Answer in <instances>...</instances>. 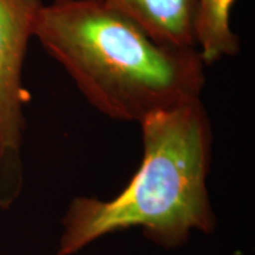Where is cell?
<instances>
[{
    "mask_svg": "<svg viewBox=\"0 0 255 255\" xmlns=\"http://www.w3.org/2000/svg\"><path fill=\"white\" fill-rule=\"evenodd\" d=\"M119 9L164 45L196 49L194 0H100Z\"/></svg>",
    "mask_w": 255,
    "mask_h": 255,
    "instance_id": "4",
    "label": "cell"
},
{
    "mask_svg": "<svg viewBox=\"0 0 255 255\" xmlns=\"http://www.w3.org/2000/svg\"><path fill=\"white\" fill-rule=\"evenodd\" d=\"M139 124L138 170L114 199L72 201L58 255H73L104 235L136 227L163 247L181 246L194 229H214L207 190L213 136L200 98L149 115Z\"/></svg>",
    "mask_w": 255,
    "mask_h": 255,
    "instance_id": "2",
    "label": "cell"
},
{
    "mask_svg": "<svg viewBox=\"0 0 255 255\" xmlns=\"http://www.w3.org/2000/svg\"><path fill=\"white\" fill-rule=\"evenodd\" d=\"M237 0H194L193 36L202 62L212 64L237 55L240 38L232 30V8Z\"/></svg>",
    "mask_w": 255,
    "mask_h": 255,
    "instance_id": "5",
    "label": "cell"
},
{
    "mask_svg": "<svg viewBox=\"0 0 255 255\" xmlns=\"http://www.w3.org/2000/svg\"><path fill=\"white\" fill-rule=\"evenodd\" d=\"M32 37L89 103L110 119L139 123L200 98L205 63L196 49L164 45L100 0H55L38 7Z\"/></svg>",
    "mask_w": 255,
    "mask_h": 255,
    "instance_id": "1",
    "label": "cell"
},
{
    "mask_svg": "<svg viewBox=\"0 0 255 255\" xmlns=\"http://www.w3.org/2000/svg\"><path fill=\"white\" fill-rule=\"evenodd\" d=\"M40 0H0V205L20 190V151L28 94L23 66Z\"/></svg>",
    "mask_w": 255,
    "mask_h": 255,
    "instance_id": "3",
    "label": "cell"
}]
</instances>
